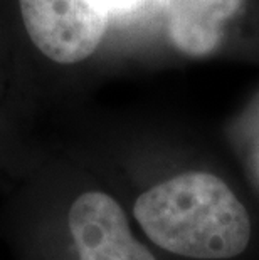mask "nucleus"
<instances>
[{"label": "nucleus", "instance_id": "3", "mask_svg": "<svg viewBox=\"0 0 259 260\" xmlns=\"http://www.w3.org/2000/svg\"><path fill=\"white\" fill-rule=\"evenodd\" d=\"M68 225L79 260H157L131 234L121 205L104 191L81 193Z\"/></svg>", "mask_w": 259, "mask_h": 260}, {"label": "nucleus", "instance_id": "4", "mask_svg": "<svg viewBox=\"0 0 259 260\" xmlns=\"http://www.w3.org/2000/svg\"><path fill=\"white\" fill-rule=\"evenodd\" d=\"M244 0H160L174 46L190 57H206L220 46L225 22Z\"/></svg>", "mask_w": 259, "mask_h": 260}, {"label": "nucleus", "instance_id": "5", "mask_svg": "<svg viewBox=\"0 0 259 260\" xmlns=\"http://www.w3.org/2000/svg\"><path fill=\"white\" fill-rule=\"evenodd\" d=\"M140 0H106L108 4V10L111 12H125V10H131L136 7Z\"/></svg>", "mask_w": 259, "mask_h": 260}, {"label": "nucleus", "instance_id": "1", "mask_svg": "<svg viewBox=\"0 0 259 260\" xmlns=\"http://www.w3.org/2000/svg\"><path fill=\"white\" fill-rule=\"evenodd\" d=\"M135 220L157 247L195 260H225L249 245L251 217L222 178L185 171L136 198Z\"/></svg>", "mask_w": 259, "mask_h": 260}, {"label": "nucleus", "instance_id": "2", "mask_svg": "<svg viewBox=\"0 0 259 260\" xmlns=\"http://www.w3.org/2000/svg\"><path fill=\"white\" fill-rule=\"evenodd\" d=\"M19 5L31 41L54 62L88 59L106 32V0H19Z\"/></svg>", "mask_w": 259, "mask_h": 260}]
</instances>
